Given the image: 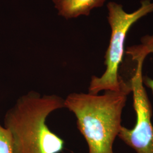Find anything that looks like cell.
<instances>
[{"mask_svg": "<svg viewBox=\"0 0 153 153\" xmlns=\"http://www.w3.org/2000/svg\"><path fill=\"white\" fill-rule=\"evenodd\" d=\"M131 92L129 81L119 91H105L101 95L71 93L64 99L65 108L76 117L88 153H114V143L122 127V112Z\"/></svg>", "mask_w": 153, "mask_h": 153, "instance_id": "1", "label": "cell"}, {"mask_svg": "<svg viewBox=\"0 0 153 153\" xmlns=\"http://www.w3.org/2000/svg\"><path fill=\"white\" fill-rule=\"evenodd\" d=\"M65 108L56 95L30 91L18 99L6 114L5 127L12 137V153H60L65 141L47 125L52 112Z\"/></svg>", "mask_w": 153, "mask_h": 153, "instance_id": "2", "label": "cell"}, {"mask_svg": "<svg viewBox=\"0 0 153 153\" xmlns=\"http://www.w3.org/2000/svg\"><path fill=\"white\" fill-rule=\"evenodd\" d=\"M141 4L137 10L128 13L124 10L120 4L114 2L108 4L107 18L111 35L105 55L106 69L102 76L92 77L88 88L89 94L97 95L101 91H119L126 85V81L119 74V69L124 53L126 34L133 24L153 11V2L151 0H142Z\"/></svg>", "mask_w": 153, "mask_h": 153, "instance_id": "3", "label": "cell"}, {"mask_svg": "<svg viewBox=\"0 0 153 153\" xmlns=\"http://www.w3.org/2000/svg\"><path fill=\"white\" fill-rule=\"evenodd\" d=\"M143 59L137 61V67L129 82L133 93V107L136 114L133 129L122 126L118 137L136 153H153L152 107L143 86L142 66Z\"/></svg>", "mask_w": 153, "mask_h": 153, "instance_id": "4", "label": "cell"}, {"mask_svg": "<svg viewBox=\"0 0 153 153\" xmlns=\"http://www.w3.org/2000/svg\"><path fill=\"white\" fill-rule=\"evenodd\" d=\"M105 0H53L60 16L66 19L88 16L94 8L101 7Z\"/></svg>", "mask_w": 153, "mask_h": 153, "instance_id": "5", "label": "cell"}, {"mask_svg": "<svg viewBox=\"0 0 153 153\" xmlns=\"http://www.w3.org/2000/svg\"><path fill=\"white\" fill-rule=\"evenodd\" d=\"M126 53L131 56L133 60L145 59L147 55L153 53V34L146 35L141 39V44L127 48Z\"/></svg>", "mask_w": 153, "mask_h": 153, "instance_id": "6", "label": "cell"}, {"mask_svg": "<svg viewBox=\"0 0 153 153\" xmlns=\"http://www.w3.org/2000/svg\"><path fill=\"white\" fill-rule=\"evenodd\" d=\"M0 153H12V137L9 130L0 125Z\"/></svg>", "mask_w": 153, "mask_h": 153, "instance_id": "7", "label": "cell"}, {"mask_svg": "<svg viewBox=\"0 0 153 153\" xmlns=\"http://www.w3.org/2000/svg\"><path fill=\"white\" fill-rule=\"evenodd\" d=\"M143 82L147 87L150 88L153 94V79L148 77V76H144L143 77Z\"/></svg>", "mask_w": 153, "mask_h": 153, "instance_id": "8", "label": "cell"}]
</instances>
